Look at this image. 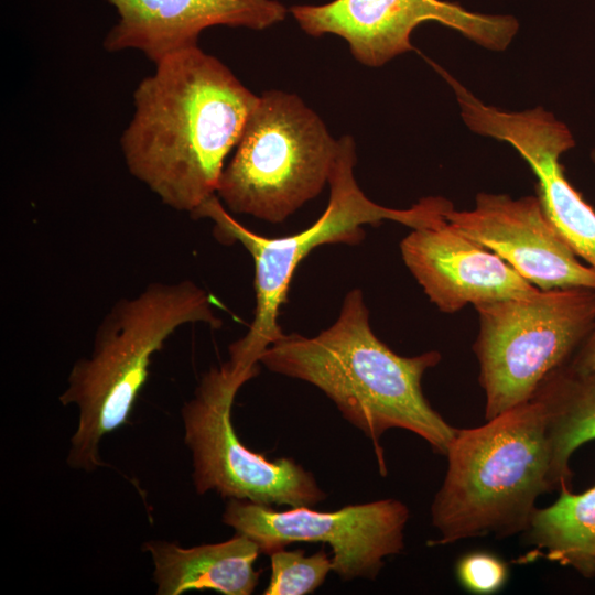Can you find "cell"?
Returning <instances> with one entry per match:
<instances>
[{"label":"cell","mask_w":595,"mask_h":595,"mask_svg":"<svg viewBox=\"0 0 595 595\" xmlns=\"http://www.w3.org/2000/svg\"><path fill=\"white\" fill-rule=\"evenodd\" d=\"M271 577L264 595H304L320 587L329 571L332 558L325 550L306 555L303 550L288 551L284 548L270 554Z\"/></svg>","instance_id":"cell-18"},{"label":"cell","mask_w":595,"mask_h":595,"mask_svg":"<svg viewBox=\"0 0 595 595\" xmlns=\"http://www.w3.org/2000/svg\"><path fill=\"white\" fill-rule=\"evenodd\" d=\"M507 564L497 555L476 551L462 556L456 565L459 584L476 594H491L504 587L508 580Z\"/></svg>","instance_id":"cell-19"},{"label":"cell","mask_w":595,"mask_h":595,"mask_svg":"<svg viewBox=\"0 0 595 595\" xmlns=\"http://www.w3.org/2000/svg\"><path fill=\"white\" fill-rule=\"evenodd\" d=\"M402 259L430 301L444 313L529 298L540 290L491 250L446 219L413 229L400 244Z\"/></svg>","instance_id":"cell-13"},{"label":"cell","mask_w":595,"mask_h":595,"mask_svg":"<svg viewBox=\"0 0 595 595\" xmlns=\"http://www.w3.org/2000/svg\"><path fill=\"white\" fill-rule=\"evenodd\" d=\"M534 397L547 411L559 488L569 486L572 454L595 440V370L578 371L566 364L542 383Z\"/></svg>","instance_id":"cell-17"},{"label":"cell","mask_w":595,"mask_h":595,"mask_svg":"<svg viewBox=\"0 0 595 595\" xmlns=\"http://www.w3.org/2000/svg\"><path fill=\"white\" fill-rule=\"evenodd\" d=\"M118 14L104 40L109 52L138 50L153 63L198 46L214 25L263 30L284 20L277 0H107Z\"/></svg>","instance_id":"cell-14"},{"label":"cell","mask_w":595,"mask_h":595,"mask_svg":"<svg viewBox=\"0 0 595 595\" xmlns=\"http://www.w3.org/2000/svg\"><path fill=\"white\" fill-rule=\"evenodd\" d=\"M195 323L219 328L223 322L207 292L191 280L152 282L112 304L95 332L90 354L75 361L60 396L63 405L78 409L67 455L71 467L90 472L105 465L99 444L128 422L153 355L181 326Z\"/></svg>","instance_id":"cell-4"},{"label":"cell","mask_w":595,"mask_h":595,"mask_svg":"<svg viewBox=\"0 0 595 595\" xmlns=\"http://www.w3.org/2000/svg\"><path fill=\"white\" fill-rule=\"evenodd\" d=\"M592 160L595 163V150H593V152H592Z\"/></svg>","instance_id":"cell-21"},{"label":"cell","mask_w":595,"mask_h":595,"mask_svg":"<svg viewBox=\"0 0 595 595\" xmlns=\"http://www.w3.org/2000/svg\"><path fill=\"white\" fill-rule=\"evenodd\" d=\"M355 142L350 136L338 140V154L328 181L329 198L324 213L310 227L294 235L269 238L237 221L215 194L192 214L208 218L214 235L223 244H240L255 263L256 309L249 329L229 346L228 363L240 372L258 374L263 351L284 333L278 316L286 302L289 286L299 263L316 247L327 244L357 245L365 238L364 225L383 220L412 229L435 226L453 207L443 197H425L408 209L376 204L358 186L354 176Z\"/></svg>","instance_id":"cell-5"},{"label":"cell","mask_w":595,"mask_h":595,"mask_svg":"<svg viewBox=\"0 0 595 595\" xmlns=\"http://www.w3.org/2000/svg\"><path fill=\"white\" fill-rule=\"evenodd\" d=\"M408 519V507L396 499L349 505L335 511L307 506L278 511L232 498L223 515L224 523L253 540L268 555L293 542L329 544L333 572L343 581H374L383 560L403 550Z\"/></svg>","instance_id":"cell-9"},{"label":"cell","mask_w":595,"mask_h":595,"mask_svg":"<svg viewBox=\"0 0 595 595\" xmlns=\"http://www.w3.org/2000/svg\"><path fill=\"white\" fill-rule=\"evenodd\" d=\"M338 140L303 100L266 91L252 109L216 195L235 214L281 223L328 183Z\"/></svg>","instance_id":"cell-6"},{"label":"cell","mask_w":595,"mask_h":595,"mask_svg":"<svg viewBox=\"0 0 595 595\" xmlns=\"http://www.w3.org/2000/svg\"><path fill=\"white\" fill-rule=\"evenodd\" d=\"M462 234L495 252L539 290H595V270L584 266L548 218L538 196L479 193L470 210L446 213Z\"/></svg>","instance_id":"cell-12"},{"label":"cell","mask_w":595,"mask_h":595,"mask_svg":"<svg viewBox=\"0 0 595 595\" xmlns=\"http://www.w3.org/2000/svg\"><path fill=\"white\" fill-rule=\"evenodd\" d=\"M290 12L312 36L329 33L343 37L353 56L369 67L414 50L411 34L423 22L452 28L494 51L505 50L519 29L512 15L472 12L444 0H333L293 6Z\"/></svg>","instance_id":"cell-10"},{"label":"cell","mask_w":595,"mask_h":595,"mask_svg":"<svg viewBox=\"0 0 595 595\" xmlns=\"http://www.w3.org/2000/svg\"><path fill=\"white\" fill-rule=\"evenodd\" d=\"M567 364L578 371L595 370V326Z\"/></svg>","instance_id":"cell-20"},{"label":"cell","mask_w":595,"mask_h":595,"mask_svg":"<svg viewBox=\"0 0 595 595\" xmlns=\"http://www.w3.org/2000/svg\"><path fill=\"white\" fill-rule=\"evenodd\" d=\"M548 422L533 397L480 426L456 431L431 506L440 537L429 544L527 530L537 499L559 487Z\"/></svg>","instance_id":"cell-3"},{"label":"cell","mask_w":595,"mask_h":595,"mask_svg":"<svg viewBox=\"0 0 595 595\" xmlns=\"http://www.w3.org/2000/svg\"><path fill=\"white\" fill-rule=\"evenodd\" d=\"M474 353L490 420L530 401L595 326V290L559 288L475 306Z\"/></svg>","instance_id":"cell-7"},{"label":"cell","mask_w":595,"mask_h":595,"mask_svg":"<svg viewBox=\"0 0 595 595\" xmlns=\"http://www.w3.org/2000/svg\"><path fill=\"white\" fill-rule=\"evenodd\" d=\"M435 350L403 357L372 332L363 293H347L337 320L307 337L283 334L261 355L270 371L306 381L322 390L342 415L369 437L386 474L381 435L403 429L445 455L457 429L436 412L422 391L424 372L436 366Z\"/></svg>","instance_id":"cell-2"},{"label":"cell","mask_w":595,"mask_h":595,"mask_svg":"<svg viewBox=\"0 0 595 595\" xmlns=\"http://www.w3.org/2000/svg\"><path fill=\"white\" fill-rule=\"evenodd\" d=\"M153 561V577L160 595L210 589L225 595H249L258 585L260 572L253 564L259 545L247 536L212 544L183 548L152 540L144 544Z\"/></svg>","instance_id":"cell-15"},{"label":"cell","mask_w":595,"mask_h":595,"mask_svg":"<svg viewBox=\"0 0 595 595\" xmlns=\"http://www.w3.org/2000/svg\"><path fill=\"white\" fill-rule=\"evenodd\" d=\"M461 116L474 132L510 144L538 180V197L563 240L595 270V210L567 181L561 155L575 145L570 129L541 107L506 111L485 105L443 68Z\"/></svg>","instance_id":"cell-11"},{"label":"cell","mask_w":595,"mask_h":595,"mask_svg":"<svg viewBox=\"0 0 595 595\" xmlns=\"http://www.w3.org/2000/svg\"><path fill=\"white\" fill-rule=\"evenodd\" d=\"M258 99L199 46L163 58L133 93L120 139L129 172L164 205L192 214L217 193Z\"/></svg>","instance_id":"cell-1"},{"label":"cell","mask_w":595,"mask_h":595,"mask_svg":"<svg viewBox=\"0 0 595 595\" xmlns=\"http://www.w3.org/2000/svg\"><path fill=\"white\" fill-rule=\"evenodd\" d=\"M523 533L533 547L524 561L543 558L595 577V484L580 494L562 485L559 498L537 508Z\"/></svg>","instance_id":"cell-16"},{"label":"cell","mask_w":595,"mask_h":595,"mask_svg":"<svg viewBox=\"0 0 595 595\" xmlns=\"http://www.w3.org/2000/svg\"><path fill=\"white\" fill-rule=\"evenodd\" d=\"M253 376L227 361L201 378L182 408L184 441L192 453L193 482L199 495L214 490L229 499L267 506L314 507L326 498L314 475L292 458L255 453L231 423L238 390Z\"/></svg>","instance_id":"cell-8"}]
</instances>
